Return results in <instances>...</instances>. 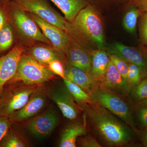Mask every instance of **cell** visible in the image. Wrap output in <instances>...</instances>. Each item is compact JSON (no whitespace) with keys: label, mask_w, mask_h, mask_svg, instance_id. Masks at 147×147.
Wrapping results in <instances>:
<instances>
[{"label":"cell","mask_w":147,"mask_h":147,"mask_svg":"<svg viewBox=\"0 0 147 147\" xmlns=\"http://www.w3.org/2000/svg\"><path fill=\"white\" fill-rule=\"evenodd\" d=\"M13 41L12 26L7 21L0 30V53L9 49L13 44Z\"/></svg>","instance_id":"cell-23"},{"label":"cell","mask_w":147,"mask_h":147,"mask_svg":"<svg viewBox=\"0 0 147 147\" xmlns=\"http://www.w3.org/2000/svg\"><path fill=\"white\" fill-rule=\"evenodd\" d=\"M65 71V78L82 88L88 94L98 86L91 78L89 74L67 63Z\"/></svg>","instance_id":"cell-17"},{"label":"cell","mask_w":147,"mask_h":147,"mask_svg":"<svg viewBox=\"0 0 147 147\" xmlns=\"http://www.w3.org/2000/svg\"><path fill=\"white\" fill-rule=\"evenodd\" d=\"M67 33L86 45L104 50L105 42L102 21L97 11L91 5L82 9L69 23Z\"/></svg>","instance_id":"cell-2"},{"label":"cell","mask_w":147,"mask_h":147,"mask_svg":"<svg viewBox=\"0 0 147 147\" xmlns=\"http://www.w3.org/2000/svg\"><path fill=\"white\" fill-rule=\"evenodd\" d=\"M142 79V74L139 67L134 64L128 63L127 82L130 90L141 82Z\"/></svg>","instance_id":"cell-25"},{"label":"cell","mask_w":147,"mask_h":147,"mask_svg":"<svg viewBox=\"0 0 147 147\" xmlns=\"http://www.w3.org/2000/svg\"><path fill=\"white\" fill-rule=\"evenodd\" d=\"M54 74L30 56L22 55L15 75L6 85L18 82L27 85L42 84L52 79Z\"/></svg>","instance_id":"cell-3"},{"label":"cell","mask_w":147,"mask_h":147,"mask_svg":"<svg viewBox=\"0 0 147 147\" xmlns=\"http://www.w3.org/2000/svg\"><path fill=\"white\" fill-rule=\"evenodd\" d=\"M131 96L135 100H141L147 98V78L141 81L130 90Z\"/></svg>","instance_id":"cell-27"},{"label":"cell","mask_w":147,"mask_h":147,"mask_svg":"<svg viewBox=\"0 0 147 147\" xmlns=\"http://www.w3.org/2000/svg\"><path fill=\"white\" fill-rule=\"evenodd\" d=\"M92 100L102 105L123 121L134 131H137L131 110L120 96L98 86L90 94Z\"/></svg>","instance_id":"cell-4"},{"label":"cell","mask_w":147,"mask_h":147,"mask_svg":"<svg viewBox=\"0 0 147 147\" xmlns=\"http://www.w3.org/2000/svg\"><path fill=\"white\" fill-rule=\"evenodd\" d=\"M25 11L34 13L65 31L69 23L50 5L47 0H23L18 3Z\"/></svg>","instance_id":"cell-7"},{"label":"cell","mask_w":147,"mask_h":147,"mask_svg":"<svg viewBox=\"0 0 147 147\" xmlns=\"http://www.w3.org/2000/svg\"><path fill=\"white\" fill-rule=\"evenodd\" d=\"M127 11L123 21L124 28L131 33L136 31L138 19L142 13L138 6L135 3Z\"/></svg>","instance_id":"cell-22"},{"label":"cell","mask_w":147,"mask_h":147,"mask_svg":"<svg viewBox=\"0 0 147 147\" xmlns=\"http://www.w3.org/2000/svg\"><path fill=\"white\" fill-rule=\"evenodd\" d=\"M49 69L53 73L59 76L63 79L65 78V71L62 63L60 60L58 59L55 60L50 62L48 64Z\"/></svg>","instance_id":"cell-29"},{"label":"cell","mask_w":147,"mask_h":147,"mask_svg":"<svg viewBox=\"0 0 147 147\" xmlns=\"http://www.w3.org/2000/svg\"><path fill=\"white\" fill-rule=\"evenodd\" d=\"M45 102L44 94L40 91H34L25 106L12 113L9 119L12 123L28 119L36 115L44 107Z\"/></svg>","instance_id":"cell-14"},{"label":"cell","mask_w":147,"mask_h":147,"mask_svg":"<svg viewBox=\"0 0 147 147\" xmlns=\"http://www.w3.org/2000/svg\"><path fill=\"white\" fill-rule=\"evenodd\" d=\"M8 117L0 116V143L11 126Z\"/></svg>","instance_id":"cell-30"},{"label":"cell","mask_w":147,"mask_h":147,"mask_svg":"<svg viewBox=\"0 0 147 147\" xmlns=\"http://www.w3.org/2000/svg\"><path fill=\"white\" fill-rule=\"evenodd\" d=\"M63 80L67 88L73 96L74 100L79 103V105L92 101L90 94L82 88L66 78Z\"/></svg>","instance_id":"cell-21"},{"label":"cell","mask_w":147,"mask_h":147,"mask_svg":"<svg viewBox=\"0 0 147 147\" xmlns=\"http://www.w3.org/2000/svg\"><path fill=\"white\" fill-rule=\"evenodd\" d=\"M34 90L30 88H4L0 98V116L8 117L20 110L28 102Z\"/></svg>","instance_id":"cell-6"},{"label":"cell","mask_w":147,"mask_h":147,"mask_svg":"<svg viewBox=\"0 0 147 147\" xmlns=\"http://www.w3.org/2000/svg\"><path fill=\"white\" fill-rule=\"evenodd\" d=\"M50 97L57 105L65 117L70 120L77 117L79 113L78 105L65 85L51 92Z\"/></svg>","instance_id":"cell-13"},{"label":"cell","mask_w":147,"mask_h":147,"mask_svg":"<svg viewBox=\"0 0 147 147\" xmlns=\"http://www.w3.org/2000/svg\"><path fill=\"white\" fill-rule=\"evenodd\" d=\"M24 51L20 46H15L7 54L0 57V98L5 86L15 75Z\"/></svg>","instance_id":"cell-10"},{"label":"cell","mask_w":147,"mask_h":147,"mask_svg":"<svg viewBox=\"0 0 147 147\" xmlns=\"http://www.w3.org/2000/svg\"><path fill=\"white\" fill-rule=\"evenodd\" d=\"M86 130L85 123H76L69 125L62 133L59 146L76 147V140L78 137L86 135Z\"/></svg>","instance_id":"cell-18"},{"label":"cell","mask_w":147,"mask_h":147,"mask_svg":"<svg viewBox=\"0 0 147 147\" xmlns=\"http://www.w3.org/2000/svg\"><path fill=\"white\" fill-rule=\"evenodd\" d=\"M63 13L67 21L71 22L82 9L86 6L88 0H50Z\"/></svg>","instance_id":"cell-19"},{"label":"cell","mask_w":147,"mask_h":147,"mask_svg":"<svg viewBox=\"0 0 147 147\" xmlns=\"http://www.w3.org/2000/svg\"><path fill=\"white\" fill-rule=\"evenodd\" d=\"M138 116L142 124L147 126V107L142 106L139 110Z\"/></svg>","instance_id":"cell-32"},{"label":"cell","mask_w":147,"mask_h":147,"mask_svg":"<svg viewBox=\"0 0 147 147\" xmlns=\"http://www.w3.org/2000/svg\"><path fill=\"white\" fill-rule=\"evenodd\" d=\"M92 68L89 73L91 78L99 86L105 77L110 58L108 53L102 50H94L91 52Z\"/></svg>","instance_id":"cell-15"},{"label":"cell","mask_w":147,"mask_h":147,"mask_svg":"<svg viewBox=\"0 0 147 147\" xmlns=\"http://www.w3.org/2000/svg\"><path fill=\"white\" fill-rule=\"evenodd\" d=\"M6 1H7V0H0V3L5 2Z\"/></svg>","instance_id":"cell-38"},{"label":"cell","mask_w":147,"mask_h":147,"mask_svg":"<svg viewBox=\"0 0 147 147\" xmlns=\"http://www.w3.org/2000/svg\"><path fill=\"white\" fill-rule=\"evenodd\" d=\"M144 142L145 144H146V146H147V131L145 135Z\"/></svg>","instance_id":"cell-36"},{"label":"cell","mask_w":147,"mask_h":147,"mask_svg":"<svg viewBox=\"0 0 147 147\" xmlns=\"http://www.w3.org/2000/svg\"><path fill=\"white\" fill-rule=\"evenodd\" d=\"M68 63L89 74L91 70V55L85 49L71 45L66 53Z\"/></svg>","instance_id":"cell-16"},{"label":"cell","mask_w":147,"mask_h":147,"mask_svg":"<svg viewBox=\"0 0 147 147\" xmlns=\"http://www.w3.org/2000/svg\"><path fill=\"white\" fill-rule=\"evenodd\" d=\"M108 55L110 57V60L114 64L121 75L124 79L127 81V75L128 70V63L116 54H108Z\"/></svg>","instance_id":"cell-26"},{"label":"cell","mask_w":147,"mask_h":147,"mask_svg":"<svg viewBox=\"0 0 147 147\" xmlns=\"http://www.w3.org/2000/svg\"><path fill=\"white\" fill-rule=\"evenodd\" d=\"M26 145L11 127L0 143V147H24Z\"/></svg>","instance_id":"cell-24"},{"label":"cell","mask_w":147,"mask_h":147,"mask_svg":"<svg viewBox=\"0 0 147 147\" xmlns=\"http://www.w3.org/2000/svg\"><path fill=\"white\" fill-rule=\"evenodd\" d=\"M80 146L84 147H101V145L96 139L90 135H86L82 137L79 142Z\"/></svg>","instance_id":"cell-31"},{"label":"cell","mask_w":147,"mask_h":147,"mask_svg":"<svg viewBox=\"0 0 147 147\" xmlns=\"http://www.w3.org/2000/svg\"><path fill=\"white\" fill-rule=\"evenodd\" d=\"M57 51L43 46H36L30 50L31 57L41 64H48L53 60H60L61 56Z\"/></svg>","instance_id":"cell-20"},{"label":"cell","mask_w":147,"mask_h":147,"mask_svg":"<svg viewBox=\"0 0 147 147\" xmlns=\"http://www.w3.org/2000/svg\"><path fill=\"white\" fill-rule=\"evenodd\" d=\"M8 1H11L19 3L23 0H8Z\"/></svg>","instance_id":"cell-37"},{"label":"cell","mask_w":147,"mask_h":147,"mask_svg":"<svg viewBox=\"0 0 147 147\" xmlns=\"http://www.w3.org/2000/svg\"><path fill=\"white\" fill-rule=\"evenodd\" d=\"M58 121V117L55 111L48 110L30 121L28 127L32 134L36 137L43 138L51 134Z\"/></svg>","instance_id":"cell-12"},{"label":"cell","mask_w":147,"mask_h":147,"mask_svg":"<svg viewBox=\"0 0 147 147\" xmlns=\"http://www.w3.org/2000/svg\"><path fill=\"white\" fill-rule=\"evenodd\" d=\"M108 54L118 55L128 63L139 67L142 78H147V55L141 50L122 43H115L108 50Z\"/></svg>","instance_id":"cell-9"},{"label":"cell","mask_w":147,"mask_h":147,"mask_svg":"<svg viewBox=\"0 0 147 147\" xmlns=\"http://www.w3.org/2000/svg\"><path fill=\"white\" fill-rule=\"evenodd\" d=\"M139 38L142 44L147 46V13L142 12L139 17Z\"/></svg>","instance_id":"cell-28"},{"label":"cell","mask_w":147,"mask_h":147,"mask_svg":"<svg viewBox=\"0 0 147 147\" xmlns=\"http://www.w3.org/2000/svg\"><path fill=\"white\" fill-rule=\"evenodd\" d=\"M85 111L91 126L108 146H125L132 139L129 127L97 102L92 101L80 105Z\"/></svg>","instance_id":"cell-1"},{"label":"cell","mask_w":147,"mask_h":147,"mask_svg":"<svg viewBox=\"0 0 147 147\" xmlns=\"http://www.w3.org/2000/svg\"><path fill=\"white\" fill-rule=\"evenodd\" d=\"M30 13L31 17L54 47L66 54L71 45L70 37L67 32L50 24L37 15Z\"/></svg>","instance_id":"cell-8"},{"label":"cell","mask_w":147,"mask_h":147,"mask_svg":"<svg viewBox=\"0 0 147 147\" xmlns=\"http://www.w3.org/2000/svg\"><path fill=\"white\" fill-rule=\"evenodd\" d=\"M4 4L10 10L14 25L21 34L30 40L50 43L34 20L27 15L18 3L7 0Z\"/></svg>","instance_id":"cell-5"},{"label":"cell","mask_w":147,"mask_h":147,"mask_svg":"<svg viewBox=\"0 0 147 147\" xmlns=\"http://www.w3.org/2000/svg\"><path fill=\"white\" fill-rule=\"evenodd\" d=\"M99 86L121 96H126L130 91L127 81L123 79L110 59L105 77Z\"/></svg>","instance_id":"cell-11"},{"label":"cell","mask_w":147,"mask_h":147,"mask_svg":"<svg viewBox=\"0 0 147 147\" xmlns=\"http://www.w3.org/2000/svg\"><path fill=\"white\" fill-rule=\"evenodd\" d=\"M5 8L4 2L0 3V30L7 21Z\"/></svg>","instance_id":"cell-33"},{"label":"cell","mask_w":147,"mask_h":147,"mask_svg":"<svg viewBox=\"0 0 147 147\" xmlns=\"http://www.w3.org/2000/svg\"><path fill=\"white\" fill-rule=\"evenodd\" d=\"M134 3L142 12L147 13V0H134Z\"/></svg>","instance_id":"cell-34"},{"label":"cell","mask_w":147,"mask_h":147,"mask_svg":"<svg viewBox=\"0 0 147 147\" xmlns=\"http://www.w3.org/2000/svg\"><path fill=\"white\" fill-rule=\"evenodd\" d=\"M139 105L144 107H147V98L144 100H141L139 102Z\"/></svg>","instance_id":"cell-35"}]
</instances>
